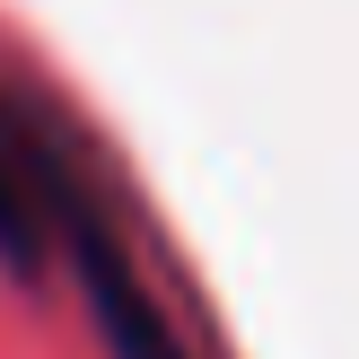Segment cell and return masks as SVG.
Here are the masks:
<instances>
[{
    "mask_svg": "<svg viewBox=\"0 0 359 359\" xmlns=\"http://www.w3.org/2000/svg\"><path fill=\"white\" fill-rule=\"evenodd\" d=\"M53 149L62 140L35 132L9 97H0V263L35 280L53 263Z\"/></svg>",
    "mask_w": 359,
    "mask_h": 359,
    "instance_id": "7a4b0ae2",
    "label": "cell"
},
{
    "mask_svg": "<svg viewBox=\"0 0 359 359\" xmlns=\"http://www.w3.org/2000/svg\"><path fill=\"white\" fill-rule=\"evenodd\" d=\"M53 255L70 263V280H79V298H88V316H97V333H105L114 359H184V342L158 316V298L140 290V272L123 255L105 202L79 184V167L62 149H53Z\"/></svg>",
    "mask_w": 359,
    "mask_h": 359,
    "instance_id": "6da1fadb",
    "label": "cell"
}]
</instances>
